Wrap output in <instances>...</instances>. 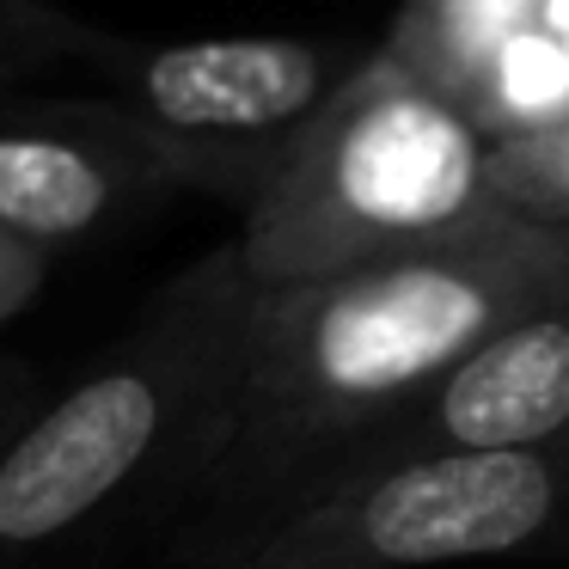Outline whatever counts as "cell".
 <instances>
[{
    "mask_svg": "<svg viewBox=\"0 0 569 569\" xmlns=\"http://www.w3.org/2000/svg\"><path fill=\"white\" fill-rule=\"evenodd\" d=\"M172 569H178V563H172Z\"/></svg>",
    "mask_w": 569,
    "mask_h": 569,
    "instance_id": "obj_12",
    "label": "cell"
},
{
    "mask_svg": "<svg viewBox=\"0 0 569 569\" xmlns=\"http://www.w3.org/2000/svg\"><path fill=\"white\" fill-rule=\"evenodd\" d=\"M184 190L117 99L0 104V227L68 251Z\"/></svg>",
    "mask_w": 569,
    "mask_h": 569,
    "instance_id": "obj_6",
    "label": "cell"
},
{
    "mask_svg": "<svg viewBox=\"0 0 569 569\" xmlns=\"http://www.w3.org/2000/svg\"><path fill=\"white\" fill-rule=\"evenodd\" d=\"M50 263H56V251H43V246H31V239L0 227V325H13L19 312L43 295Z\"/></svg>",
    "mask_w": 569,
    "mask_h": 569,
    "instance_id": "obj_10",
    "label": "cell"
},
{
    "mask_svg": "<svg viewBox=\"0 0 569 569\" xmlns=\"http://www.w3.org/2000/svg\"><path fill=\"white\" fill-rule=\"evenodd\" d=\"M43 398H50L43 368H31L26 356H0V447H7V435H13Z\"/></svg>",
    "mask_w": 569,
    "mask_h": 569,
    "instance_id": "obj_11",
    "label": "cell"
},
{
    "mask_svg": "<svg viewBox=\"0 0 569 569\" xmlns=\"http://www.w3.org/2000/svg\"><path fill=\"white\" fill-rule=\"evenodd\" d=\"M569 435V295L508 319L471 356H459L422 398L361 435L325 478L459 447H532ZM319 478V483H325ZM312 483V490H319Z\"/></svg>",
    "mask_w": 569,
    "mask_h": 569,
    "instance_id": "obj_7",
    "label": "cell"
},
{
    "mask_svg": "<svg viewBox=\"0 0 569 569\" xmlns=\"http://www.w3.org/2000/svg\"><path fill=\"white\" fill-rule=\"evenodd\" d=\"M87 26L38 0H0V92L38 62H80Z\"/></svg>",
    "mask_w": 569,
    "mask_h": 569,
    "instance_id": "obj_9",
    "label": "cell"
},
{
    "mask_svg": "<svg viewBox=\"0 0 569 569\" xmlns=\"http://www.w3.org/2000/svg\"><path fill=\"white\" fill-rule=\"evenodd\" d=\"M557 295H569V221L532 214L319 282L263 288L221 429L178 502L172 563H197L307 496L459 356Z\"/></svg>",
    "mask_w": 569,
    "mask_h": 569,
    "instance_id": "obj_1",
    "label": "cell"
},
{
    "mask_svg": "<svg viewBox=\"0 0 569 569\" xmlns=\"http://www.w3.org/2000/svg\"><path fill=\"white\" fill-rule=\"evenodd\" d=\"M502 214L515 209L496 190V136L386 43L307 117L233 239L258 288H295Z\"/></svg>",
    "mask_w": 569,
    "mask_h": 569,
    "instance_id": "obj_3",
    "label": "cell"
},
{
    "mask_svg": "<svg viewBox=\"0 0 569 569\" xmlns=\"http://www.w3.org/2000/svg\"><path fill=\"white\" fill-rule=\"evenodd\" d=\"M80 62L111 80V99L166 153L178 184L233 209H251L307 117L356 74V56L312 38L129 43L92 26Z\"/></svg>",
    "mask_w": 569,
    "mask_h": 569,
    "instance_id": "obj_5",
    "label": "cell"
},
{
    "mask_svg": "<svg viewBox=\"0 0 569 569\" xmlns=\"http://www.w3.org/2000/svg\"><path fill=\"white\" fill-rule=\"evenodd\" d=\"M496 190L515 214L569 221V111L496 136Z\"/></svg>",
    "mask_w": 569,
    "mask_h": 569,
    "instance_id": "obj_8",
    "label": "cell"
},
{
    "mask_svg": "<svg viewBox=\"0 0 569 569\" xmlns=\"http://www.w3.org/2000/svg\"><path fill=\"white\" fill-rule=\"evenodd\" d=\"M258 295L227 239L7 435L0 569H56L136 508L178 515L233 398Z\"/></svg>",
    "mask_w": 569,
    "mask_h": 569,
    "instance_id": "obj_2",
    "label": "cell"
},
{
    "mask_svg": "<svg viewBox=\"0 0 569 569\" xmlns=\"http://www.w3.org/2000/svg\"><path fill=\"white\" fill-rule=\"evenodd\" d=\"M441 563H569V435L343 471L184 569Z\"/></svg>",
    "mask_w": 569,
    "mask_h": 569,
    "instance_id": "obj_4",
    "label": "cell"
}]
</instances>
